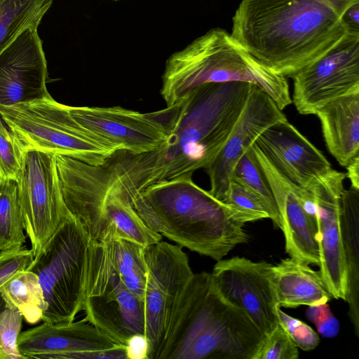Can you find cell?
Listing matches in <instances>:
<instances>
[{"label": "cell", "instance_id": "6da1fadb", "mask_svg": "<svg viewBox=\"0 0 359 359\" xmlns=\"http://www.w3.org/2000/svg\"><path fill=\"white\" fill-rule=\"evenodd\" d=\"M359 0H242L231 34L266 67L292 78L347 34L344 16Z\"/></svg>", "mask_w": 359, "mask_h": 359}, {"label": "cell", "instance_id": "7a4b0ae2", "mask_svg": "<svg viewBox=\"0 0 359 359\" xmlns=\"http://www.w3.org/2000/svg\"><path fill=\"white\" fill-rule=\"evenodd\" d=\"M188 172L155 182L131 196L133 208L154 231L215 260L249 236L248 217L197 185Z\"/></svg>", "mask_w": 359, "mask_h": 359}, {"label": "cell", "instance_id": "3957f363", "mask_svg": "<svg viewBox=\"0 0 359 359\" xmlns=\"http://www.w3.org/2000/svg\"><path fill=\"white\" fill-rule=\"evenodd\" d=\"M252 85L243 81L205 83L175 104L168 140L151 154L144 189L205 169L226 142Z\"/></svg>", "mask_w": 359, "mask_h": 359}, {"label": "cell", "instance_id": "277c9868", "mask_svg": "<svg viewBox=\"0 0 359 359\" xmlns=\"http://www.w3.org/2000/svg\"><path fill=\"white\" fill-rule=\"evenodd\" d=\"M264 337L202 271L182 295L158 359H252Z\"/></svg>", "mask_w": 359, "mask_h": 359}, {"label": "cell", "instance_id": "5b68a950", "mask_svg": "<svg viewBox=\"0 0 359 359\" xmlns=\"http://www.w3.org/2000/svg\"><path fill=\"white\" fill-rule=\"evenodd\" d=\"M243 81L256 85L283 110L292 103L287 79L259 62L226 30L212 28L166 60L161 95L170 107L196 87Z\"/></svg>", "mask_w": 359, "mask_h": 359}, {"label": "cell", "instance_id": "8992f818", "mask_svg": "<svg viewBox=\"0 0 359 359\" xmlns=\"http://www.w3.org/2000/svg\"><path fill=\"white\" fill-rule=\"evenodd\" d=\"M55 160L65 203L91 241L121 237L144 247L162 240L139 216L127 186L107 161L94 165L58 154Z\"/></svg>", "mask_w": 359, "mask_h": 359}, {"label": "cell", "instance_id": "52a82bcc", "mask_svg": "<svg viewBox=\"0 0 359 359\" xmlns=\"http://www.w3.org/2000/svg\"><path fill=\"white\" fill-rule=\"evenodd\" d=\"M0 118L25 150L47 151L94 165L103 164L120 150L77 122L69 106L50 94L29 102L0 104Z\"/></svg>", "mask_w": 359, "mask_h": 359}, {"label": "cell", "instance_id": "ba28073f", "mask_svg": "<svg viewBox=\"0 0 359 359\" xmlns=\"http://www.w3.org/2000/svg\"><path fill=\"white\" fill-rule=\"evenodd\" d=\"M90 240L69 212L27 270L39 277L46 308L44 323L74 320L83 310Z\"/></svg>", "mask_w": 359, "mask_h": 359}, {"label": "cell", "instance_id": "9c48e42d", "mask_svg": "<svg viewBox=\"0 0 359 359\" xmlns=\"http://www.w3.org/2000/svg\"><path fill=\"white\" fill-rule=\"evenodd\" d=\"M83 311L84 320L123 346L133 335H144L142 298L126 287L102 243L91 241Z\"/></svg>", "mask_w": 359, "mask_h": 359}, {"label": "cell", "instance_id": "30bf717a", "mask_svg": "<svg viewBox=\"0 0 359 359\" xmlns=\"http://www.w3.org/2000/svg\"><path fill=\"white\" fill-rule=\"evenodd\" d=\"M142 297L148 359H158L170 320L194 273L180 245L160 241L143 248Z\"/></svg>", "mask_w": 359, "mask_h": 359}, {"label": "cell", "instance_id": "8fae6325", "mask_svg": "<svg viewBox=\"0 0 359 359\" xmlns=\"http://www.w3.org/2000/svg\"><path fill=\"white\" fill-rule=\"evenodd\" d=\"M25 231L34 257L69 212L53 153L26 149L16 180Z\"/></svg>", "mask_w": 359, "mask_h": 359}, {"label": "cell", "instance_id": "7c38bea8", "mask_svg": "<svg viewBox=\"0 0 359 359\" xmlns=\"http://www.w3.org/2000/svg\"><path fill=\"white\" fill-rule=\"evenodd\" d=\"M272 264L245 257L219 259L210 273L220 294L244 311L266 336L279 323Z\"/></svg>", "mask_w": 359, "mask_h": 359}, {"label": "cell", "instance_id": "4fadbf2b", "mask_svg": "<svg viewBox=\"0 0 359 359\" xmlns=\"http://www.w3.org/2000/svg\"><path fill=\"white\" fill-rule=\"evenodd\" d=\"M175 105L149 113L120 106L72 107L73 118L95 135L133 154L161 148L168 141Z\"/></svg>", "mask_w": 359, "mask_h": 359}, {"label": "cell", "instance_id": "5bb4252c", "mask_svg": "<svg viewBox=\"0 0 359 359\" xmlns=\"http://www.w3.org/2000/svg\"><path fill=\"white\" fill-rule=\"evenodd\" d=\"M292 78V102L302 114H315L327 102L359 90V32H350L326 55Z\"/></svg>", "mask_w": 359, "mask_h": 359}, {"label": "cell", "instance_id": "9a60e30c", "mask_svg": "<svg viewBox=\"0 0 359 359\" xmlns=\"http://www.w3.org/2000/svg\"><path fill=\"white\" fill-rule=\"evenodd\" d=\"M17 346L25 359H127L125 346L84 319L43 322L20 333Z\"/></svg>", "mask_w": 359, "mask_h": 359}, {"label": "cell", "instance_id": "2e32d148", "mask_svg": "<svg viewBox=\"0 0 359 359\" xmlns=\"http://www.w3.org/2000/svg\"><path fill=\"white\" fill-rule=\"evenodd\" d=\"M346 173L332 169L307 188L313 197L317 220L320 272L334 299L345 301L346 274L340 224V197Z\"/></svg>", "mask_w": 359, "mask_h": 359}, {"label": "cell", "instance_id": "e0dca14e", "mask_svg": "<svg viewBox=\"0 0 359 359\" xmlns=\"http://www.w3.org/2000/svg\"><path fill=\"white\" fill-rule=\"evenodd\" d=\"M287 120L272 98L252 84L245 105L226 142L205 169L210 182V193L222 201L240 157L271 125Z\"/></svg>", "mask_w": 359, "mask_h": 359}, {"label": "cell", "instance_id": "ac0fdd59", "mask_svg": "<svg viewBox=\"0 0 359 359\" xmlns=\"http://www.w3.org/2000/svg\"><path fill=\"white\" fill-rule=\"evenodd\" d=\"M252 148L276 203L286 252L309 265L319 266L316 215L306 209L301 187L283 175L255 144Z\"/></svg>", "mask_w": 359, "mask_h": 359}, {"label": "cell", "instance_id": "d6986e66", "mask_svg": "<svg viewBox=\"0 0 359 359\" xmlns=\"http://www.w3.org/2000/svg\"><path fill=\"white\" fill-rule=\"evenodd\" d=\"M38 27L22 31L0 53V104L41 99L47 90V62Z\"/></svg>", "mask_w": 359, "mask_h": 359}, {"label": "cell", "instance_id": "ffe728a7", "mask_svg": "<svg viewBox=\"0 0 359 359\" xmlns=\"http://www.w3.org/2000/svg\"><path fill=\"white\" fill-rule=\"evenodd\" d=\"M254 144L288 180L305 188L332 168L330 163L287 120L266 129Z\"/></svg>", "mask_w": 359, "mask_h": 359}, {"label": "cell", "instance_id": "44dd1931", "mask_svg": "<svg viewBox=\"0 0 359 359\" xmlns=\"http://www.w3.org/2000/svg\"><path fill=\"white\" fill-rule=\"evenodd\" d=\"M315 114L327 150L346 168L359 155V90L327 102Z\"/></svg>", "mask_w": 359, "mask_h": 359}, {"label": "cell", "instance_id": "7402d4cb", "mask_svg": "<svg viewBox=\"0 0 359 359\" xmlns=\"http://www.w3.org/2000/svg\"><path fill=\"white\" fill-rule=\"evenodd\" d=\"M272 278L280 307L316 306L333 298L320 271L293 257L273 265Z\"/></svg>", "mask_w": 359, "mask_h": 359}, {"label": "cell", "instance_id": "603a6c76", "mask_svg": "<svg viewBox=\"0 0 359 359\" xmlns=\"http://www.w3.org/2000/svg\"><path fill=\"white\" fill-rule=\"evenodd\" d=\"M340 224L346 274L348 315L359 336V189H344L340 197Z\"/></svg>", "mask_w": 359, "mask_h": 359}, {"label": "cell", "instance_id": "cb8c5ba5", "mask_svg": "<svg viewBox=\"0 0 359 359\" xmlns=\"http://www.w3.org/2000/svg\"><path fill=\"white\" fill-rule=\"evenodd\" d=\"M100 243L126 287L142 298L146 281L144 247L121 237H114Z\"/></svg>", "mask_w": 359, "mask_h": 359}, {"label": "cell", "instance_id": "d4e9b609", "mask_svg": "<svg viewBox=\"0 0 359 359\" xmlns=\"http://www.w3.org/2000/svg\"><path fill=\"white\" fill-rule=\"evenodd\" d=\"M0 292L27 323L35 324L42 320L46 304L39 277L33 271L18 272L3 285Z\"/></svg>", "mask_w": 359, "mask_h": 359}, {"label": "cell", "instance_id": "484cf974", "mask_svg": "<svg viewBox=\"0 0 359 359\" xmlns=\"http://www.w3.org/2000/svg\"><path fill=\"white\" fill-rule=\"evenodd\" d=\"M53 0H0V53L25 29L38 27Z\"/></svg>", "mask_w": 359, "mask_h": 359}, {"label": "cell", "instance_id": "4316f807", "mask_svg": "<svg viewBox=\"0 0 359 359\" xmlns=\"http://www.w3.org/2000/svg\"><path fill=\"white\" fill-rule=\"evenodd\" d=\"M24 224L15 181L0 178V250L22 248Z\"/></svg>", "mask_w": 359, "mask_h": 359}, {"label": "cell", "instance_id": "83f0119b", "mask_svg": "<svg viewBox=\"0 0 359 359\" xmlns=\"http://www.w3.org/2000/svg\"><path fill=\"white\" fill-rule=\"evenodd\" d=\"M231 180L236 181L260 195L270 209V219L276 227L281 229V222L273 195L252 146L244 152L235 164Z\"/></svg>", "mask_w": 359, "mask_h": 359}, {"label": "cell", "instance_id": "f1b7e54d", "mask_svg": "<svg viewBox=\"0 0 359 359\" xmlns=\"http://www.w3.org/2000/svg\"><path fill=\"white\" fill-rule=\"evenodd\" d=\"M22 316L0 292V359H25L17 346Z\"/></svg>", "mask_w": 359, "mask_h": 359}, {"label": "cell", "instance_id": "f546056e", "mask_svg": "<svg viewBox=\"0 0 359 359\" xmlns=\"http://www.w3.org/2000/svg\"><path fill=\"white\" fill-rule=\"evenodd\" d=\"M222 202L246 215L250 222L271 217L265 200L250 188L231 180Z\"/></svg>", "mask_w": 359, "mask_h": 359}, {"label": "cell", "instance_id": "4dcf8cb0", "mask_svg": "<svg viewBox=\"0 0 359 359\" xmlns=\"http://www.w3.org/2000/svg\"><path fill=\"white\" fill-rule=\"evenodd\" d=\"M298 347L279 323L266 335L252 359H297Z\"/></svg>", "mask_w": 359, "mask_h": 359}, {"label": "cell", "instance_id": "1f68e13d", "mask_svg": "<svg viewBox=\"0 0 359 359\" xmlns=\"http://www.w3.org/2000/svg\"><path fill=\"white\" fill-rule=\"evenodd\" d=\"M24 151L19 140L0 121V168L5 178L16 182Z\"/></svg>", "mask_w": 359, "mask_h": 359}, {"label": "cell", "instance_id": "d6a6232c", "mask_svg": "<svg viewBox=\"0 0 359 359\" xmlns=\"http://www.w3.org/2000/svg\"><path fill=\"white\" fill-rule=\"evenodd\" d=\"M279 323L287 332L294 344L302 350H313L318 345V334L304 322L278 309Z\"/></svg>", "mask_w": 359, "mask_h": 359}, {"label": "cell", "instance_id": "836d02e7", "mask_svg": "<svg viewBox=\"0 0 359 359\" xmlns=\"http://www.w3.org/2000/svg\"><path fill=\"white\" fill-rule=\"evenodd\" d=\"M34 255L32 249H13L0 252V289L15 273L29 269Z\"/></svg>", "mask_w": 359, "mask_h": 359}, {"label": "cell", "instance_id": "e575fe53", "mask_svg": "<svg viewBox=\"0 0 359 359\" xmlns=\"http://www.w3.org/2000/svg\"><path fill=\"white\" fill-rule=\"evenodd\" d=\"M306 317L316 325L323 337L332 338L338 334L339 323L327 303L309 306Z\"/></svg>", "mask_w": 359, "mask_h": 359}, {"label": "cell", "instance_id": "d590c367", "mask_svg": "<svg viewBox=\"0 0 359 359\" xmlns=\"http://www.w3.org/2000/svg\"><path fill=\"white\" fill-rule=\"evenodd\" d=\"M127 359H148V342L144 334H135L126 342Z\"/></svg>", "mask_w": 359, "mask_h": 359}, {"label": "cell", "instance_id": "8d00e7d4", "mask_svg": "<svg viewBox=\"0 0 359 359\" xmlns=\"http://www.w3.org/2000/svg\"><path fill=\"white\" fill-rule=\"evenodd\" d=\"M346 168V175L351 182V187L359 189V155L355 156Z\"/></svg>", "mask_w": 359, "mask_h": 359}, {"label": "cell", "instance_id": "74e56055", "mask_svg": "<svg viewBox=\"0 0 359 359\" xmlns=\"http://www.w3.org/2000/svg\"><path fill=\"white\" fill-rule=\"evenodd\" d=\"M1 177H4V174H3L2 171H1V169L0 168V178Z\"/></svg>", "mask_w": 359, "mask_h": 359}, {"label": "cell", "instance_id": "f35d334b", "mask_svg": "<svg viewBox=\"0 0 359 359\" xmlns=\"http://www.w3.org/2000/svg\"><path fill=\"white\" fill-rule=\"evenodd\" d=\"M114 1H118V0H114Z\"/></svg>", "mask_w": 359, "mask_h": 359}]
</instances>
